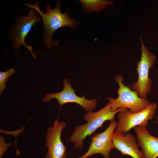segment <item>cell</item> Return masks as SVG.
<instances>
[{
	"label": "cell",
	"instance_id": "9a60e30c",
	"mask_svg": "<svg viewBox=\"0 0 158 158\" xmlns=\"http://www.w3.org/2000/svg\"><path fill=\"white\" fill-rule=\"evenodd\" d=\"M156 117L157 119V120L156 121V122L158 123V117L157 116Z\"/></svg>",
	"mask_w": 158,
	"mask_h": 158
},
{
	"label": "cell",
	"instance_id": "8992f818",
	"mask_svg": "<svg viewBox=\"0 0 158 158\" xmlns=\"http://www.w3.org/2000/svg\"><path fill=\"white\" fill-rule=\"evenodd\" d=\"M157 105L151 103L143 110L139 112H132L127 108L119 112L118 115V125L114 132L125 135L131 129L139 126L147 127L149 120L155 116Z\"/></svg>",
	"mask_w": 158,
	"mask_h": 158
},
{
	"label": "cell",
	"instance_id": "5b68a950",
	"mask_svg": "<svg viewBox=\"0 0 158 158\" xmlns=\"http://www.w3.org/2000/svg\"><path fill=\"white\" fill-rule=\"evenodd\" d=\"M140 39L142 45L141 56L140 61L137 62L138 80L131 84V88L140 97L146 99L151 90L152 85V81L148 77L149 72L153 67L156 57L154 54L149 51L144 46L142 39L140 37Z\"/></svg>",
	"mask_w": 158,
	"mask_h": 158
},
{
	"label": "cell",
	"instance_id": "7c38bea8",
	"mask_svg": "<svg viewBox=\"0 0 158 158\" xmlns=\"http://www.w3.org/2000/svg\"><path fill=\"white\" fill-rule=\"evenodd\" d=\"M82 6L83 10L87 13L92 11L98 13L101 10L107 7L108 5L114 4L111 0H79Z\"/></svg>",
	"mask_w": 158,
	"mask_h": 158
},
{
	"label": "cell",
	"instance_id": "7a4b0ae2",
	"mask_svg": "<svg viewBox=\"0 0 158 158\" xmlns=\"http://www.w3.org/2000/svg\"><path fill=\"white\" fill-rule=\"evenodd\" d=\"M111 109L110 104L109 102L104 107L98 111H87L83 115L87 123L76 126L69 138L74 144L73 150L82 148L84 145L83 141L87 136L91 137V135L97 129L102 127L106 121H114L116 114L124 110L125 108H119L115 111H111Z\"/></svg>",
	"mask_w": 158,
	"mask_h": 158
},
{
	"label": "cell",
	"instance_id": "ba28073f",
	"mask_svg": "<svg viewBox=\"0 0 158 158\" xmlns=\"http://www.w3.org/2000/svg\"><path fill=\"white\" fill-rule=\"evenodd\" d=\"M118 125V122L114 121L103 132L93 133L90 137L91 142L87 151L78 158H87L97 154H102L104 158H109L111 150L114 148L112 138Z\"/></svg>",
	"mask_w": 158,
	"mask_h": 158
},
{
	"label": "cell",
	"instance_id": "9c48e42d",
	"mask_svg": "<svg viewBox=\"0 0 158 158\" xmlns=\"http://www.w3.org/2000/svg\"><path fill=\"white\" fill-rule=\"evenodd\" d=\"M66 123L59 121V117L55 121L53 126L49 127L45 136V146L48 152L45 158H66L67 147L61 139V134L66 126Z\"/></svg>",
	"mask_w": 158,
	"mask_h": 158
},
{
	"label": "cell",
	"instance_id": "5bb4252c",
	"mask_svg": "<svg viewBox=\"0 0 158 158\" xmlns=\"http://www.w3.org/2000/svg\"><path fill=\"white\" fill-rule=\"evenodd\" d=\"M11 144L5 143L4 140V136L1 135L0 137V158H2V157L4 153L8 149V147L10 146Z\"/></svg>",
	"mask_w": 158,
	"mask_h": 158
},
{
	"label": "cell",
	"instance_id": "8fae6325",
	"mask_svg": "<svg viewBox=\"0 0 158 158\" xmlns=\"http://www.w3.org/2000/svg\"><path fill=\"white\" fill-rule=\"evenodd\" d=\"M112 141L114 148L123 155H128L134 158H142L141 151L139 149L135 136L129 133L125 135L114 133Z\"/></svg>",
	"mask_w": 158,
	"mask_h": 158
},
{
	"label": "cell",
	"instance_id": "52a82bcc",
	"mask_svg": "<svg viewBox=\"0 0 158 158\" xmlns=\"http://www.w3.org/2000/svg\"><path fill=\"white\" fill-rule=\"evenodd\" d=\"M70 79H64L63 82L64 86L61 92L55 93H47L42 100L44 102H49L53 98L56 99L60 106L68 103H77L87 111H92L96 108L97 100L95 99L89 100L84 95L82 97L78 96L75 91L71 85Z\"/></svg>",
	"mask_w": 158,
	"mask_h": 158
},
{
	"label": "cell",
	"instance_id": "3957f363",
	"mask_svg": "<svg viewBox=\"0 0 158 158\" xmlns=\"http://www.w3.org/2000/svg\"><path fill=\"white\" fill-rule=\"evenodd\" d=\"M115 79L119 85L117 91L118 97L116 99L105 98L109 101L111 111L124 108L129 109L131 112H137L143 110L150 105L151 103L148 99L140 97L129 86L123 84L124 80L121 75L116 76Z\"/></svg>",
	"mask_w": 158,
	"mask_h": 158
},
{
	"label": "cell",
	"instance_id": "30bf717a",
	"mask_svg": "<svg viewBox=\"0 0 158 158\" xmlns=\"http://www.w3.org/2000/svg\"><path fill=\"white\" fill-rule=\"evenodd\" d=\"M137 135L138 144L142 149V158H156L158 156V138L150 135L147 127L133 128Z\"/></svg>",
	"mask_w": 158,
	"mask_h": 158
},
{
	"label": "cell",
	"instance_id": "6da1fadb",
	"mask_svg": "<svg viewBox=\"0 0 158 158\" xmlns=\"http://www.w3.org/2000/svg\"><path fill=\"white\" fill-rule=\"evenodd\" d=\"M61 2V0H57L56 6L54 9L51 8L50 3H45L46 11L45 13L40 10L37 1H35L36 4L32 1V4L29 3L25 4V6L35 10L40 15L43 27L42 42L48 49L56 46L58 44V41L54 42L52 40V35L56 30L64 27H68L73 29L81 23L80 22L71 18L68 10L65 11L63 13L61 12L60 6Z\"/></svg>",
	"mask_w": 158,
	"mask_h": 158
},
{
	"label": "cell",
	"instance_id": "277c9868",
	"mask_svg": "<svg viewBox=\"0 0 158 158\" xmlns=\"http://www.w3.org/2000/svg\"><path fill=\"white\" fill-rule=\"evenodd\" d=\"M42 20L40 15L31 8L27 16H21L15 20L11 26L8 34L14 49H19L21 45L24 46L35 59L37 56L33 53L32 47L25 43V38L33 26L40 23Z\"/></svg>",
	"mask_w": 158,
	"mask_h": 158
},
{
	"label": "cell",
	"instance_id": "4fadbf2b",
	"mask_svg": "<svg viewBox=\"0 0 158 158\" xmlns=\"http://www.w3.org/2000/svg\"><path fill=\"white\" fill-rule=\"evenodd\" d=\"M14 68H10L6 71L0 72V95L6 87V83L9 77L11 76L15 72Z\"/></svg>",
	"mask_w": 158,
	"mask_h": 158
}]
</instances>
